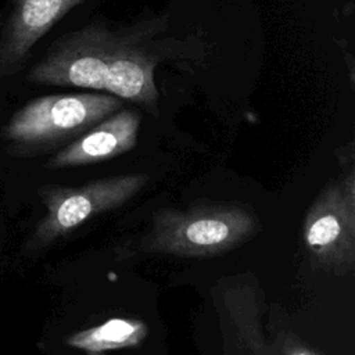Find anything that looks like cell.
Wrapping results in <instances>:
<instances>
[{
    "label": "cell",
    "instance_id": "9c48e42d",
    "mask_svg": "<svg viewBox=\"0 0 355 355\" xmlns=\"http://www.w3.org/2000/svg\"><path fill=\"white\" fill-rule=\"evenodd\" d=\"M287 355H318L311 349L302 348V347H297V348H291L290 351H287Z\"/></svg>",
    "mask_w": 355,
    "mask_h": 355
},
{
    "label": "cell",
    "instance_id": "52a82bcc",
    "mask_svg": "<svg viewBox=\"0 0 355 355\" xmlns=\"http://www.w3.org/2000/svg\"><path fill=\"white\" fill-rule=\"evenodd\" d=\"M139 125L140 115L135 110H118L60 150L46 166H80L125 154L136 146Z\"/></svg>",
    "mask_w": 355,
    "mask_h": 355
},
{
    "label": "cell",
    "instance_id": "277c9868",
    "mask_svg": "<svg viewBox=\"0 0 355 355\" xmlns=\"http://www.w3.org/2000/svg\"><path fill=\"white\" fill-rule=\"evenodd\" d=\"M146 173H128L87 182L78 187H46V214L35 227L28 247L42 248L86 220L123 205L147 183Z\"/></svg>",
    "mask_w": 355,
    "mask_h": 355
},
{
    "label": "cell",
    "instance_id": "5b68a950",
    "mask_svg": "<svg viewBox=\"0 0 355 355\" xmlns=\"http://www.w3.org/2000/svg\"><path fill=\"white\" fill-rule=\"evenodd\" d=\"M355 183H329L311 205L304 220V243L322 265L351 270L355 261Z\"/></svg>",
    "mask_w": 355,
    "mask_h": 355
},
{
    "label": "cell",
    "instance_id": "3957f363",
    "mask_svg": "<svg viewBox=\"0 0 355 355\" xmlns=\"http://www.w3.org/2000/svg\"><path fill=\"white\" fill-rule=\"evenodd\" d=\"M121 98L103 93L50 94L17 110L1 130L18 150H35L78 137L121 110Z\"/></svg>",
    "mask_w": 355,
    "mask_h": 355
},
{
    "label": "cell",
    "instance_id": "ba28073f",
    "mask_svg": "<svg viewBox=\"0 0 355 355\" xmlns=\"http://www.w3.org/2000/svg\"><path fill=\"white\" fill-rule=\"evenodd\" d=\"M147 336V324L137 319L112 318L103 324L65 337V344L89 355L135 347Z\"/></svg>",
    "mask_w": 355,
    "mask_h": 355
},
{
    "label": "cell",
    "instance_id": "6da1fadb",
    "mask_svg": "<svg viewBox=\"0 0 355 355\" xmlns=\"http://www.w3.org/2000/svg\"><path fill=\"white\" fill-rule=\"evenodd\" d=\"M147 33L108 31L93 22L58 39L35 64L28 80L37 85L108 92L157 111L155 57L141 40Z\"/></svg>",
    "mask_w": 355,
    "mask_h": 355
},
{
    "label": "cell",
    "instance_id": "8992f818",
    "mask_svg": "<svg viewBox=\"0 0 355 355\" xmlns=\"http://www.w3.org/2000/svg\"><path fill=\"white\" fill-rule=\"evenodd\" d=\"M85 0H12L0 36V76L18 72L33 46Z\"/></svg>",
    "mask_w": 355,
    "mask_h": 355
},
{
    "label": "cell",
    "instance_id": "7a4b0ae2",
    "mask_svg": "<svg viewBox=\"0 0 355 355\" xmlns=\"http://www.w3.org/2000/svg\"><path fill=\"white\" fill-rule=\"evenodd\" d=\"M257 229V218L236 202H208L189 209L162 208L155 212L141 250L179 257H211L233 250Z\"/></svg>",
    "mask_w": 355,
    "mask_h": 355
}]
</instances>
